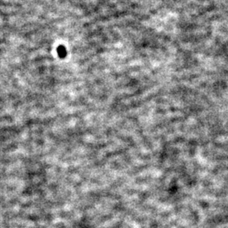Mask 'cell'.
<instances>
[{
	"label": "cell",
	"mask_w": 228,
	"mask_h": 228,
	"mask_svg": "<svg viewBox=\"0 0 228 228\" xmlns=\"http://www.w3.org/2000/svg\"><path fill=\"white\" fill-rule=\"evenodd\" d=\"M58 52L59 56H60V57H62V58H63V57H65V56H66V50H65V47H58Z\"/></svg>",
	"instance_id": "cell-1"
}]
</instances>
